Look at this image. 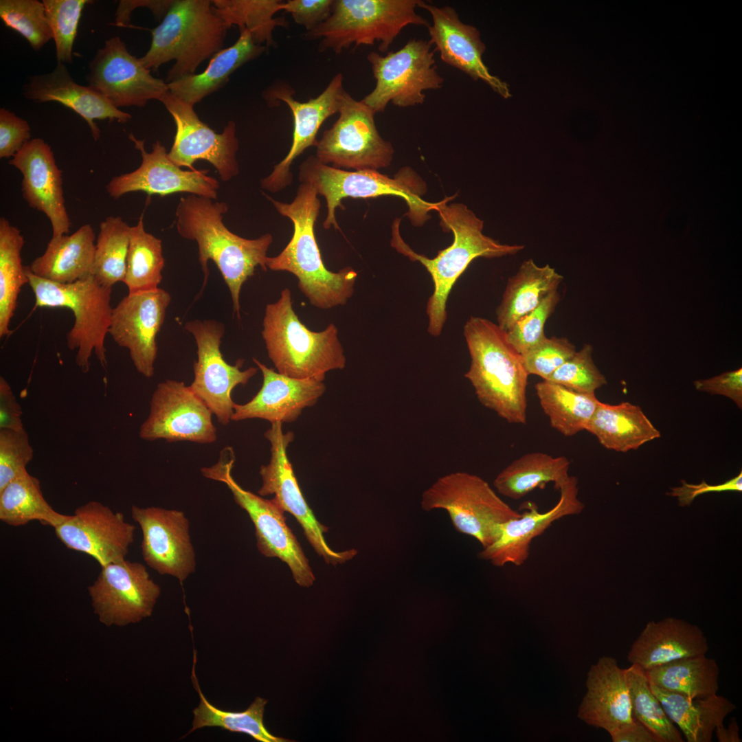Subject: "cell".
I'll list each match as a JSON object with an SVG mask.
<instances>
[{"instance_id": "obj_35", "label": "cell", "mask_w": 742, "mask_h": 742, "mask_svg": "<svg viewBox=\"0 0 742 742\" xmlns=\"http://www.w3.org/2000/svg\"><path fill=\"white\" fill-rule=\"evenodd\" d=\"M585 430L604 447L618 452L638 449L661 436L641 407L629 402H600Z\"/></svg>"}, {"instance_id": "obj_30", "label": "cell", "mask_w": 742, "mask_h": 742, "mask_svg": "<svg viewBox=\"0 0 742 742\" xmlns=\"http://www.w3.org/2000/svg\"><path fill=\"white\" fill-rule=\"evenodd\" d=\"M585 684L587 692L578 710L580 719L608 733L633 722L625 668L614 657L603 656L592 665Z\"/></svg>"}, {"instance_id": "obj_23", "label": "cell", "mask_w": 742, "mask_h": 742, "mask_svg": "<svg viewBox=\"0 0 742 742\" xmlns=\"http://www.w3.org/2000/svg\"><path fill=\"white\" fill-rule=\"evenodd\" d=\"M170 300V293L158 288L128 293L113 308L109 334L119 346L128 350L135 368L146 378L154 375L156 337Z\"/></svg>"}, {"instance_id": "obj_59", "label": "cell", "mask_w": 742, "mask_h": 742, "mask_svg": "<svg viewBox=\"0 0 742 742\" xmlns=\"http://www.w3.org/2000/svg\"><path fill=\"white\" fill-rule=\"evenodd\" d=\"M172 1H120L116 12V25L126 26L129 21L131 12L138 6L148 8L159 19L165 16Z\"/></svg>"}, {"instance_id": "obj_47", "label": "cell", "mask_w": 742, "mask_h": 742, "mask_svg": "<svg viewBox=\"0 0 742 742\" xmlns=\"http://www.w3.org/2000/svg\"><path fill=\"white\" fill-rule=\"evenodd\" d=\"M0 17L6 27L20 34L34 50L41 49L53 39L43 1L1 0Z\"/></svg>"}, {"instance_id": "obj_43", "label": "cell", "mask_w": 742, "mask_h": 742, "mask_svg": "<svg viewBox=\"0 0 742 742\" xmlns=\"http://www.w3.org/2000/svg\"><path fill=\"white\" fill-rule=\"evenodd\" d=\"M214 13L228 29L238 26L240 31L247 30L255 43L273 46V32L276 27H287L284 19L274 17L282 10L280 0H213Z\"/></svg>"}, {"instance_id": "obj_60", "label": "cell", "mask_w": 742, "mask_h": 742, "mask_svg": "<svg viewBox=\"0 0 742 742\" xmlns=\"http://www.w3.org/2000/svg\"><path fill=\"white\" fill-rule=\"evenodd\" d=\"M717 739L719 742H741L739 737V728L737 720L732 717L728 727L723 723L717 727L715 730Z\"/></svg>"}, {"instance_id": "obj_6", "label": "cell", "mask_w": 742, "mask_h": 742, "mask_svg": "<svg viewBox=\"0 0 742 742\" xmlns=\"http://www.w3.org/2000/svg\"><path fill=\"white\" fill-rule=\"evenodd\" d=\"M227 30L211 1L174 0L161 23L151 30L150 48L140 60L149 70L175 60L168 82L194 74L202 62L223 49Z\"/></svg>"}, {"instance_id": "obj_12", "label": "cell", "mask_w": 742, "mask_h": 742, "mask_svg": "<svg viewBox=\"0 0 742 742\" xmlns=\"http://www.w3.org/2000/svg\"><path fill=\"white\" fill-rule=\"evenodd\" d=\"M431 47L429 41L412 38L385 56L369 53L367 59L376 84L361 101L375 113L383 112L390 102L401 108L423 104L424 91L438 89L444 82Z\"/></svg>"}, {"instance_id": "obj_53", "label": "cell", "mask_w": 742, "mask_h": 742, "mask_svg": "<svg viewBox=\"0 0 742 742\" xmlns=\"http://www.w3.org/2000/svg\"><path fill=\"white\" fill-rule=\"evenodd\" d=\"M27 122L5 108L0 109V158L14 157L30 140Z\"/></svg>"}, {"instance_id": "obj_2", "label": "cell", "mask_w": 742, "mask_h": 742, "mask_svg": "<svg viewBox=\"0 0 742 742\" xmlns=\"http://www.w3.org/2000/svg\"><path fill=\"white\" fill-rule=\"evenodd\" d=\"M450 199L441 201L437 212L442 229L453 232V243L433 258L416 253L404 242L398 229L400 219L392 225V247L411 260L420 262L431 276L434 289L427 302V314L428 332L435 337L440 335L446 322L447 302L453 285L474 259L514 255L524 248L502 244L484 235L483 221L464 204L447 205Z\"/></svg>"}, {"instance_id": "obj_1", "label": "cell", "mask_w": 742, "mask_h": 742, "mask_svg": "<svg viewBox=\"0 0 742 742\" xmlns=\"http://www.w3.org/2000/svg\"><path fill=\"white\" fill-rule=\"evenodd\" d=\"M189 194L181 197L177 206L176 227L183 238L198 245L199 260L207 282V262L212 260L219 269L231 293L234 311L240 317V293L243 284L254 274L256 267L264 271L267 252L273 241L270 234L256 239L242 238L229 230L223 222L228 210L225 202Z\"/></svg>"}, {"instance_id": "obj_28", "label": "cell", "mask_w": 742, "mask_h": 742, "mask_svg": "<svg viewBox=\"0 0 742 742\" xmlns=\"http://www.w3.org/2000/svg\"><path fill=\"white\" fill-rule=\"evenodd\" d=\"M253 361L262 372V387L249 402L234 404L232 420L260 418L271 423H292L305 408L313 406L326 390L324 381L291 378L255 358Z\"/></svg>"}, {"instance_id": "obj_56", "label": "cell", "mask_w": 742, "mask_h": 742, "mask_svg": "<svg viewBox=\"0 0 742 742\" xmlns=\"http://www.w3.org/2000/svg\"><path fill=\"white\" fill-rule=\"evenodd\" d=\"M681 486L672 488L671 491L668 493L669 495L677 497L681 506L690 505L695 497L706 493L742 491L741 471L736 477L717 485L708 484L705 481L699 484H688L684 480H681Z\"/></svg>"}, {"instance_id": "obj_21", "label": "cell", "mask_w": 742, "mask_h": 742, "mask_svg": "<svg viewBox=\"0 0 742 742\" xmlns=\"http://www.w3.org/2000/svg\"><path fill=\"white\" fill-rule=\"evenodd\" d=\"M344 90L343 76L339 73L319 95L306 102L295 100L294 90L284 83L273 85L265 91L264 98L269 104L275 105L280 101L290 109L293 117V132L287 155L274 166L268 177L261 180L263 189L276 192L291 183V165L306 148L317 146V133L327 118L338 113Z\"/></svg>"}, {"instance_id": "obj_55", "label": "cell", "mask_w": 742, "mask_h": 742, "mask_svg": "<svg viewBox=\"0 0 742 742\" xmlns=\"http://www.w3.org/2000/svg\"><path fill=\"white\" fill-rule=\"evenodd\" d=\"M697 390L726 396L742 408V369L728 371L707 379L694 381Z\"/></svg>"}, {"instance_id": "obj_54", "label": "cell", "mask_w": 742, "mask_h": 742, "mask_svg": "<svg viewBox=\"0 0 742 742\" xmlns=\"http://www.w3.org/2000/svg\"><path fill=\"white\" fill-rule=\"evenodd\" d=\"M333 3L334 0H288L282 1V10L290 13L295 23L309 32L329 18Z\"/></svg>"}, {"instance_id": "obj_27", "label": "cell", "mask_w": 742, "mask_h": 742, "mask_svg": "<svg viewBox=\"0 0 742 742\" xmlns=\"http://www.w3.org/2000/svg\"><path fill=\"white\" fill-rule=\"evenodd\" d=\"M23 175V197L29 206L49 219L52 237L69 232L63 189L62 172L56 165L50 146L43 139L29 140L9 161Z\"/></svg>"}, {"instance_id": "obj_51", "label": "cell", "mask_w": 742, "mask_h": 742, "mask_svg": "<svg viewBox=\"0 0 742 742\" xmlns=\"http://www.w3.org/2000/svg\"><path fill=\"white\" fill-rule=\"evenodd\" d=\"M576 352L575 346L566 337H546L521 355L525 370L542 380L550 376Z\"/></svg>"}, {"instance_id": "obj_42", "label": "cell", "mask_w": 742, "mask_h": 742, "mask_svg": "<svg viewBox=\"0 0 742 742\" xmlns=\"http://www.w3.org/2000/svg\"><path fill=\"white\" fill-rule=\"evenodd\" d=\"M25 240L20 230L0 218V337L8 336L21 287L28 284L21 249Z\"/></svg>"}, {"instance_id": "obj_15", "label": "cell", "mask_w": 742, "mask_h": 742, "mask_svg": "<svg viewBox=\"0 0 742 742\" xmlns=\"http://www.w3.org/2000/svg\"><path fill=\"white\" fill-rule=\"evenodd\" d=\"M100 567L88 592L102 624L123 627L152 615L161 588L143 564L125 559Z\"/></svg>"}, {"instance_id": "obj_7", "label": "cell", "mask_w": 742, "mask_h": 742, "mask_svg": "<svg viewBox=\"0 0 742 742\" xmlns=\"http://www.w3.org/2000/svg\"><path fill=\"white\" fill-rule=\"evenodd\" d=\"M299 179L302 183H311L317 194L325 197L328 211L323 226L326 229L331 226L339 229L335 210L344 208L341 201L345 198L401 197L409 207L407 216L414 225H422L429 218V213L437 211L440 203L427 202L420 197L425 185L409 168L402 169L390 178L377 170L336 168L322 163L316 156H310L300 167Z\"/></svg>"}, {"instance_id": "obj_3", "label": "cell", "mask_w": 742, "mask_h": 742, "mask_svg": "<svg viewBox=\"0 0 742 742\" xmlns=\"http://www.w3.org/2000/svg\"><path fill=\"white\" fill-rule=\"evenodd\" d=\"M317 195L311 183H302L290 203L267 197L280 214L292 221L293 234L278 256L267 258L266 266L273 271L293 273L310 303L317 308L328 309L345 304L351 297L357 273L350 267L338 272L326 268L314 232L321 207Z\"/></svg>"}, {"instance_id": "obj_39", "label": "cell", "mask_w": 742, "mask_h": 742, "mask_svg": "<svg viewBox=\"0 0 742 742\" xmlns=\"http://www.w3.org/2000/svg\"><path fill=\"white\" fill-rule=\"evenodd\" d=\"M535 388L551 427L565 436L585 430L600 402L595 394L579 392L546 380Z\"/></svg>"}, {"instance_id": "obj_17", "label": "cell", "mask_w": 742, "mask_h": 742, "mask_svg": "<svg viewBox=\"0 0 742 742\" xmlns=\"http://www.w3.org/2000/svg\"><path fill=\"white\" fill-rule=\"evenodd\" d=\"M160 102L172 115L176 126L173 144L168 153L169 159L174 164L194 170V163L203 159L214 166L224 181L238 175V140L233 121L227 123L221 133H216L199 119L194 106L170 91Z\"/></svg>"}, {"instance_id": "obj_4", "label": "cell", "mask_w": 742, "mask_h": 742, "mask_svg": "<svg viewBox=\"0 0 742 742\" xmlns=\"http://www.w3.org/2000/svg\"><path fill=\"white\" fill-rule=\"evenodd\" d=\"M464 335L471 357L465 377L480 403L508 423L526 424L528 374L506 331L487 319L471 317Z\"/></svg>"}, {"instance_id": "obj_10", "label": "cell", "mask_w": 742, "mask_h": 742, "mask_svg": "<svg viewBox=\"0 0 742 742\" xmlns=\"http://www.w3.org/2000/svg\"><path fill=\"white\" fill-rule=\"evenodd\" d=\"M420 506L426 512L445 510L454 529L474 538L482 548L497 539L502 524L521 515L485 480L463 471L438 478L423 491Z\"/></svg>"}, {"instance_id": "obj_34", "label": "cell", "mask_w": 742, "mask_h": 742, "mask_svg": "<svg viewBox=\"0 0 742 742\" xmlns=\"http://www.w3.org/2000/svg\"><path fill=\"white\" fill-rule=\"evenodd\" d=\"M668 717L675 723L688 742H710L715 729L736 708L734 703L717 694L691 698L650 684Z\"/></svg>"}, {"instance_id": "obj_52", "label": "cell", "mask_w": 742, "mask_h": 742, "mask_svg": "<svg viewBox=\"0 0 742 742\" xmlns=\"http://www.w3.org/2000/svg\"><path fill=\"white\" fill-rule=\"evenodd\" d=\"M34 456L25 429H0V491L27 472V465Z\"/></svg>"}, {"instance_id": "obj_25", "label": "cell", "mask_w": 742, "mask_h": 742, "mask_svg": "<svg viewBox=\"0 0 742 742\" xmlns=\"http://www.w3.org/2000/svg\"><path fill=\"white\" fill-rule=\"evenodd\" d=\"M558 502L550 510L541 513L535 504L528 502L519 517L502 524L497 539L482 548L478 557L496 567L507 564L523 565L528 559L532 540L541 535L554 521L580 514L584 504L578 499V480L570 475L558 491Z\"/></svg>"}, {"instance_id": "obj_22", "label": "cell", "mask_w": 742, "mask_h": 742, "mask_svg": "<svg viewBox=\"0 0 742 742\" xmlns=\"http://www.w3.org/2000/svg\"><path fill=\"white\" fill-rule=\"evenodd\" d=\"M128 137L140 152L142 163L134 171L111 179L106 186L111 197L118 199L126 193L144 192L161 196L186 192L217 199L219 183L207 175L208 170H183L169 159L165 146L159 141H156L152 150L147 152L144 140L136 139L131 133Z\"/></svg>"}, {"instance_id": "obj_48", "label": "cell", "mask_w": 742, "mask_h": 742, "mask_svg": "<svg viewBox=\"0 0 742 742\" xmlns=\"http://www.w3.org/2000/svg\"><path fill=\"white\" fill-rule=\"evenodd\" d=\"M53 34L58 63H71L82 12L89 0H43Z\"/></svg>"}, {"instance_id": "obj_40", "label": "cell", "mask_w": 742, "mask_h": 742, "mask_svg": "<svg viewBox=\"0 0 742 742\" xmlns=\"http://www.w3.org/2000/svg\"><path fill=\"white\" fill-rule=\"evenodd\" d=\"M69 515L56 511L43 497L39 480L26 472L0 491V520L19 527L30 521L55 528Z\"/></svg>"}, {"instance_id": "obj_32", "label": "cell", "mask_w": 742, "mask_h": 742, "mask_svg": "<svg viewBox=\"0 0 742 742\" xmlns=\"http://www.w3.org/2000/svg\"><path fill=\"white\" fill-rule=\"evenodd\" d=\"M95 236L85 224L71 235L53 238L45 252L29 267L36 276L57 283H72L91 275Z\"/></svg>"}, {"instance_id": "obj_8", "label": "cell", "mask_w": 742, "mask_h": 742, "mask_svg": "<svg viewBox=\"0 0 742 742\" xmlns=\"http://www.w3.org/2000/svg\"><path fill=\"white\" fill-rule=\"evenodd\" d=\"M420 0H334L329 18L304 37L320 39L318 49L340 54L352 45H372L385 52L407 25L427 27L416 9Z\"/></svg>"}, {"instance_id": "obj_50", "label": "cell", "mask_w": 742, "mask_h": 742, "mask_svg": "<svg viewBox=\"0 0 742 742\" xmlns=\"http://www.w3.org/2000/svg\"><path fill=\"white\" fill-rule=\"evenodd\" d=\"M560 298L558 289L550 292L534 310L506 331L508 341L519 354H524L546 337V322L555 311Z\"/></svg>"}, {"instance_id": "obj_49", "label": "cell", "mask_w": 742, "mask_h": 742, "mask_svg": "<svg viewBox=\"0 0 742 742\" xmlns=\"http://www.w3.org/2000/svg\"><path fill=\"white\" fill-rule=\"evenodd\" d=\"M592 352V345L585 344L546 381L579 392L595 394L597 389L607 384V380L595 365Z\"/></svg>"}, {"instance_id": "obj_19", "label": "cell", "mask_w": 742, "mask_h": 742, "mask_svg": "<svg viewBox=\"0 0 742 742\" xmlns=\"http://www.w3.org/2000/svg\"><path fill=\"white\" fill-rule=\"evenodd\" d=\"M89 68L86 77L89 86L117 109L143 107L150 100L161 101L169 91L168 82L153 76L140 58L131 54L117 36L106 40L98 49Z\"/></svg>"}, {"instance_id": "obj_41", "label": "cell", "mask_w": 742, "mask_h": 742, "mask_svg": "<svg viewBox=\"0 0 742 742\" xmlns=\"http://www.w3.org/2000/svg\"><path fill=\"white\" fill-rule=\"evenodd\" d=\"M195 655L192 678L197 690L200 703L192 712V728L188 734L205 727H218L232 732L245 734L260 742H290L291 740L271 734L264 724L263 717L265 705L268 701L257 697L244 711H226L221 710L205 697L199 687L194 673Z\"/></svg>"}, {"instance_id": "obj_29", "label": "cell", "mask_w": 742, "mask_h": 742, "mask_svg": "<svg viewBox=\"0 0 742 742\" xmlns=\"http://www.w3.org/2000/svg\"><path fill=\"white\" fill-rule=\"evenodd\" d=\"M23 95L34 102H56L71 109L86 121L95 141L100 137V130L95 120L124 124L131 118L129 113L115 107L93 87L76 83L63 63H57L51 72L31 76L23 85Z\"/></svg>"}, {"instance_id": "obj_45", "label": "cell", "mask_w": 742, "mask_h": 742, "mask_svg": "<svg viewBox=\"0 0 742 742\" xmlns=\"http://www.w3.org/2000/svg\"><path fill=\"white\" fill-rule=\"evenodd\" d=\"M130 227L120 216H109L100 223L90 274L104 286L124 281Z\"/></svg>"}, {"instance_id": "obj_16", "label": "cell", "mask_w": 742, "mask_h": 742, "mask_svg": "<svg viewBox=\"0 0 742 742\" xmlns=\"http://www.w3.org/2000/svg\"><path fill=\"white\" fill-rule=\"evenodd\" d=\"M184 327L193 335L197 347L194 377L189 386L218 423L227 425L234 413L232 390L237 385H245L258 368L241 370L239 363L232 366L225 361L220 349L225 332L223 323L214 319H194L188 322Z\"/></svg>"}, {"instance_id": "obj_46", "label": "cell", "mask_w": 742, "mask_h": 742, "mask_svg": "<svg viewBox=\"0 0 742 742\" xmlns=\"http://www.w3.org/2000/svg\"><path fill=\"white\" fill-rule=\"evenodd\" d=\"M625 671L633 717L642 723L659 742H683L682 734L652 692L644 671L631 664Z\"/></svg>"}, {"instance_id": "obj_9", "label": "cell", "mask_w": 742, "mask_h": 742, "mask_svg": "<svg viewBox=\"0 0 742 742\" xmlns=\"http://www.w3.org/2000/svg\"><path fill=\"white\" fill-rule=\"evenodd\" d=\"M25 269L34 294L35 308H67L72 311L74 322L66 336L67 346L71 350H77L78 368L84 373L89 372L93 351L105 368L104 340L113 311L110 304L112 287L101 284L91 275L62 284L36 276L28 266Z\"/></svg>"}, {"instance_id": "obj_26", "label": "cell", "mask_w": 742, "mask_h": 742, "mask_svg": "<svg viewBox=\"0 0 742 742\" xmlns=\"http://www.w3.org/2000/svg\"><path fill=\"white\" fill-rule=\"evenodd\" d=\"M418 7L431 15L427 27L429 42L446 64L463 71L474 80H481L504 99L511 97L508 85L492 75L482 60L486 50L479 30L463 23L451 6L438 7L420 0Z\"/></svg>"}, {"instance_id": "obj_20", "label": "cell", "mask_w": 742, "mask_h": 742, "mask_svg": "<svg viewBox=\"0 0 742 742\" xmlns=\"http://www.w3.org/2000/svg\"><path fill=\"white\" fill-rule=\"evenodd\" d=\"M131 515L142 532L141 549L146 563L159 574L172 576L182 584L196 565L190 521L185 513L133 505Z\"/></svg>"}, {"instance_id": "obj_57", "label": "cell", "mask_w": 742, "mask_h": 742, "mask_svg": "<svg viewBox=\"0 0 742 742\" xmlns=\"http://www.w3.org/2000/svg\"><path fill=\"white\" fill-rule=\"evenodd\" d=\"M23 411L7 381L0 377V429H25Z\"/></svg>"}, {"instance_id": "obj_13", "label": "cell", "mask_w": 742, "mask_h": 742, "mask_svg": "<svg viewBox=\"0 0 742 742\" xmlns=\"http://www.w3.org/2000/svg\"><path fill=\"white\" fill-rule=\"evenodd\" d=\"M338 113L332 127L324 131L317 142V159L336 168L356 170L388 166L394 148L379 133L372 109L344 90Z\"/></svg>"}, {"instance_id": "obj_58", "label": "cell", "mask_w": 742, "mask_h": 742, "mask_svg": "<svg viewBox=\"0 0 742 742\" xmlns=\"http://www.w3.org/2000/svg\"><path fill=\"white\" fill-rule=\"evenodd\" d=\"M613 742H659L657 738L640 721L620 726L609 732Z\"/></svg>"}, {"instance_id": "obj_33", "label": "cell", "mask_w": 742, "mask_h": 742, "mask_svg": "<svg viewBox=\"0 0 742 742\" xmlns=\"http://www.w3.org/2000/svg\"><path fill=\"white\" fill-rule=\"evenodd\" d=\"M265 49V47L254 43L247 30L240 31V36L235 43L215 54L203 72L168 82L169 91L182 101L194 106L224 86L234 71L258 58Z\"/></svg>"}, {"instance_id": "obj_18", "label": "cell", "mask_w": 742, "mask_h": 742, "mask_svg": "<svg viewBox=\"0 0 742 742\" xmlns=\"http://www.w3.org/2000/svg\"><path fill=\"white\" fill-rule=\"evenodd\" d=\"M211 410L182 381L159 383L150 402L148 418L139 428V437L148 441H190L212 443L217 439Z\"/></svg>"}, {"instance_id": "obj_14", "label": "cell", "mask_w": 742, "mask_h": 742, "mask_svg": "<svg viewBox=\"0 0 742 742\" xmlns=\"http://www.w3.org/2000/svg\"><path fill=\"white\" fill-rule=\"evenodd\" d=\"M264 436L271 444V459L268 464L260 467L262 483L258 494L273 495L271 500L284 512L294 516L311 546L326 563L336 565L352 559L357 554L355 549L336 552L330 548L324 538L328 528L316 519L302 493L287 456L294 434L290 431L284 433L282 423L275 422Z\"/></svg>"}, {"instance_id": "obj_31", "label": "cell", "mask_w": 742, "mask_h": 742, "mask_svg": "<svg viewBox=\"0 0 742 742\" xmlns=\"http://www.w3.org/2000/svg\"><path fill=\"white\" fill-rule=\"evenodd\" d=\"M709 646L697 625L675 618L649 622L634 640L627 660L646 671L672 661L706 655Z\"/></svg>"}, {"instance_id": "obj_37", "label": "cell", "mask_w": 742, "mask_h": 742, "mask_svg": "<svg viewBox=\"0 0 742 742\" xmlns=\"http://www.w3.org/2000/svg\"><path fill=\"white\" fill-rule=\"evenodd\" d=\"M570 460L565 456L553 457L543 452L528 453L500 471L493 481V486L499 494L516 500L550 482L559 491L570 476Z\"/></svg>"}, {"instance_id": "obj_5", "label": "cell", "mask_w": 742, "mask_h": 742, "mask_svg": "<svg viewBox=\"0 0 742 742\" xmlns=\"http://www.w3.org/2000/svg\"><path fill=\"white\" fill-rule=\"evenodd\" d=\"M262 337L278 372L289 377L324 381L328 372L346 366L336 326L330 324L320 332L309 330L294 311L288 288L267 305Z\"/></svg>"}, {"instance_id": "obj_38", "label": "cell", "mask_w": 742, "mask_h": 742, "mask_svg": "<svg viewBox=\"0 0 742 742\" xmlns=\"http://www.w3.org/2000/svg\"><path fill=\"white\" fill-rule=\"evenodd\" d=\"M650 684L691 698L717 694L719 668L706 655L678 659L644 671Z\"/></svg>"}, {"instance_id": "obj_36", "label": "cell", "mask_w": 742, "mask_h": 742, "mask_svg": "<svg viewBox=\"0 0 742 742\" xmlns=\"http://www.w3.org/2000/svg\"><path fill=\"white\" fill-rule=\"evenodd\" d=\"M563 280V277L549 265L540 267L532 259L524 261L507 282L496 311L497 324L504 331L508 330L548 294L558 289Z\"/></svg>"}, {"instance_id": "obj_11", "label": "cell", "mask_w": 742, "mask_h": 742, "mask_svg": "<svg viewBox=\"0 0 742 742\" xmlns=\"http://www.w3.org/2000/svg\"><path fill=\"white\" fill-rule=\"evenodd\" d=\"M234 461L232 447H226L221 451L218 462L202 468L201 473L207 479L225 484L235 502L247 512L255 527L259 552L266 557H277L286 563L299 585L311 586L315 576L298 541L286 523L284 512L271 500L244 489L236 482L232 475Z\"/></svg>"}, {"instance_id": "obj_44", "label": "cell", "mask_w": 742, "mask_h": 742, "mask_svg": "<svg viewBox=\"0 0 742 742\" xmlns=\"http://www.w3.org/2000/svg\"><path fill=\"white\" fill-rule=\"evenodd\" d=\"M165 265L161 240L146 232L143 215L130 227L126 271L123 282L128 293L155 290Z\"/></svg>"}, {"instance_id": "obj_24", "label": "cell", "mask_w": 742, "mask_h": 742, "mask_svg": "<svg viewBox=\"0 0 742 742\" xmlns=\"http://www.w3.org/2000/svg\"><path fill=\"white\" fill-rule=\"evenodd\" d=\"M54 529L65 547L89 555L102 566L125 559L136 527L122 513L89 501Z\"/></svg>"}]
</instances>
